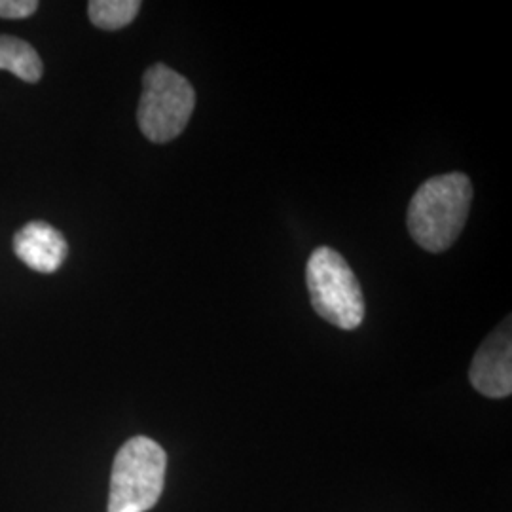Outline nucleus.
Here are the masks:
<instances>
[{
	"mask_svg": "<svg viewBox=\"0 0 512 512\" xmlns=\"http://www.w3.org/2000/svg\"><path fill=\"white\" fill-rule=\"evenodd\" d=\"M473 202L465 173L437 175L421 184L408 207V232L421 249L444 253L459 238Z\"/></svg>",
	"mask_w": 512,
	"mask_h": 512,
	"instance_id": "f257e3e1",
	"label": "nucleus"
},
{
	"mask_svg": "<svg viewBox=\"0 0 512 512\" xmlns=\"http://www.w3.org/2000/svg\"><path fill=\"white\" fill-rule=\"evenodd\" d=\"M306 285L315 313L330 325L355 330L365 319V294L346 258L319 247L306 264Z\"/></svg>",
	"mask_w": 512,
	"mask_h": 512,
	"instance_id": "f03ea898",
	"label": "nucleus"
},
{
	"mask_svg": "<svg viewBox=\"0 0 512 512\" xmlns=\"http://www.w3.org/2000/svg\"><path fill=\"white\" fill-rule=\"evenodd\" d=\"M167 456L148 437L129 439L116 454L110 475L109 512H147L164 492Z\"/></svg>",
	"mask_w": 512,
	"mask_h": 512,
	"instance_id": "7ed1b4c3",
	"label": "nucleus"
},
{
	"mask_svg": "<svg viewBox=\"0 0 512 512\" xmlns=\"http://www.w3.org/2000/svg\"><path fill=\"white\" fill-rule=\"evenodd\" d=\"M196 107V92L183 74L167 65L150 67L143 78L137 122L152 143H169L183 133Z\"/></svg>",
	"mask_w": 512,
	"mask_h": 512,
	"instance_id": "20e7f679",
	"label": "nucleus"
},
{
	"mask_svg": "<svg viewBox=\"0 0 512 512\" xmlns=\"http://www.w3.org/2000/svg\"><path fill=\"white\" fill-rule=\"evenodd\" d=\"M469 380L478 393L505 399L512 393L511 319L492 332L476 351Z\"/></svg>",
	"mask_w": 512,
	"mask_h": 512,
	"instance_id": "39448f33",
	"label": "nucleus"
},
{
	"mask_svg": "<svg viewBox=\"0 0 512 512\" xmlns=\"http://www.w3.org/2000/svg\"><path fill=\"white\" fill-rule=\"evenodd\" d=\"M14 251L31 270L52 274L67 258V241L48 222L35 220L25 224L14 236Z\"/></svg>",
	"mask_w": 512,
	"mask_h": 512,
	"instance_id": "423d86ee",
	"label": "nucleus"
},
{
	"mask_svg": "<svg viewBox=\"0 0 512 512\" xmlns=\"http://www.w3.org/2000/svg\"><path fill=\"white\" fill-rule=\"evenodd\" d=\"M0 71H10L25 82H38L42 76V61L37 50L25 40L0 37Z\"/></svg>",
	"mask_w": 512,
	"mask_h": 512,
	"instance_id": "0eeeda50",
	"label": "nucleus"
},
{
	"mask_svg": "<svg viewBox=\"0 0 512 512\" xmlns=\"http://www.w3.org/2000/svg\"><path fill=\"white\" fill-rule=\"evenodd\" d=\"M141 10L139 0H93L88 4V14L93 25L105 31H118L128 27Z\"/></svg>",
	"mask_w": 512,
	"mask_h": 512,
	"instance_id": "6e6552de",
	"label": "nucleus"
},
{
	"mask_svg": "<svg viewBox=\"0 0 512 512\" xmlns=\"http://www.w3.org/2000/svg\"><path fill=\"white\" fill-rule=\"evenodd\" d=\"M37 8V0H0V18H29L37 12Z\"/></svg>",
	"mask_w": 512,
	"mask_h": 512,
	"instance_id": "1a4fd4ad",
	"label": "nucleus"
}]
</instances>
